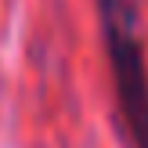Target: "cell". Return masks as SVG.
Masks as SVG:
<instances>
[{
    "mask_svg": "<svg viewBox=\"0 0 148 148\" xmlns=\"http://www.w3.org/2000/svg\"><path fill=\"white\" fill-rule=\"evenodd\" d=\"M98 18L119 116L127 123L134 148H148V62L141 33H137V4L134 0H98Z\"/></svg>",
    "mask_w": 148,
    "mask_h": 148,
    "instance_id": "obj_1",
    "label": "cell"
}]
</instances>
